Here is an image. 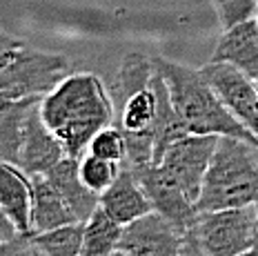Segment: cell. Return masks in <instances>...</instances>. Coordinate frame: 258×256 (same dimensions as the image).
Listing matches in <instances>:
<instances>
[{
	"label": "cell",
	"instance_id": "cell-1",
	"mask_svg": "<svg viewBox=\"0 0 258 256\" xmlns=\"http://www.w3.org/2000/svg\"><path fill=\"white\" fill-rule=\"evenodd\" d=\"M40 114L67 156L80 161L91 138L114 122V100L109 87L96 74L72 72L40 100Z\"/></svg>",
	"mask_w": 258,
	"mask_h": 256
},
{
	"label": "cell",
	"instance_id": "cell-2",
	"mask_svg": "<svg viewBox=\"0 0 258 256\" xmlns=\"http://www.w3.org/2000/svg\"><path fill=\"white\" fill-rule=\"evenodd\" d=\"M154 60L141 51H129L120 60L109 85L114 100V125L125 136V163L134 172L154 165L156 111L158 96L154 89Z\"/></svg>",
	"mask_w": 258,
	"mask_h": 256
},
{
	"label": "cell",
	"instance_id": "cell-3",
	"mask_svg": "<svg viewBox=\"0 0 258 256\" xmlns=\"http://www.w3.org/2000/svg\"><path fill=\"white\" fill-rule=\"evenodd\" d=\"M154 67L167 81L171 100L178 109L189 134L236 136L258 147V138L245 127V122L225 105L220 94L205 78L203 69H194L167 58L154 56Z\"/></svg>",
	"mask_w": 258,
	"mask_h": 256
},
{
	"label": "cell",
	"instance_id": "cell-4",
	"mask_svg": "<svg viewBox=\"0 0 258 256\" xmlns=\"http://www.w3.org/2000/svg\"><path fill=\"white\" fill-rule=\"evenodd\" d=\"M256 145L236 136H220L203 183L198 210L216 212L254 205L258 199Z\"/></svg>",
	"mask_w": 258,
	"mask_h": 256
},
{
	"label": "cell",
	"instance_id": "cell-5",
	"mask_svg": "<svg viewBox=\"0 0 258 256\" xmlns=\"http://www.w3.org/2000/svg\"><path fill=\"white\" fill-rule=\"evenodd\" d=\"M72 74L60 51L25 45L9 34L0 36V98H45Z\"/></svg>",
	"mask_w": 258,
	"mask_h": 256
},
{
	"label": "cell",
	"instance_id": "cell-6",
	"mask_svg": "<svg viewBox=\"0 0 258 256\" xmlns=\"http://www.w3.org/2000/svg\"><path fill=\"white\" fill-rule=\"evenodd\" d=\"M187 234L196 238L207 256H240L258 247L256 205L201 212L196 225Z\"/></svg>",
	"mask_w": 258,
	"mask_h": 256
},
{
	"label": "cell",
	"instance_id": "cell-7",
	"mask_svg": "<svg viewBox=\"0 0 258 256\" xmlns=\"http://www.w3.org/2000/svg\"><path fill=\"white\" fill-rule=\"evenodd\" d=\"M218 138L220 136L214 134H187L171 143L158 163L196 205L214 152L218 147Z\"/></svg>",
	"mask_w": 258,
	"mask_h": 256
},
{
	"label": "cell",
	"instance_id": "cell-8",
	"mask_svg": "<svg viewBox=\"0 0 258 256\" xmlns=\"http://www.w3.org/2000/svg\"><path fill=\"white\" fill-rule=\"evenodd\" d=\"M185 234L158 212H149L122 227L118 252L127 256H180Z\"/></svg>",
	"mask_w": 258,
	"mask_h": 256
},
{
	"label": "cell",
	"instance_id": "cell-9",
	"mask_svg": "<svg viewBox=\"0 0 258 256\" xmlns=\"http://www.w3.org/2000/svg\"><path fill=\"white\" fill-rule=\"evenodd\" d=\"M203 74L212 87L220 94V98L225 100L229 109L234 111L245 122V127L258 138V87L256 81H251L249 76H245L240 69L227 62H214L209 60L207 65H203Z\"/></svg>",
	"mask_w": 258,
	"mask_h": 256
},
{
	"label": "cell",
	"instance_id": "cell-10",
	"mask_svg": "<svg viewBox=\"0 0 258 256\" xmlns=\"http://www.w3.org/2000/svg\"><path fill=\"white\" fill-rule=\"evenodd\" d=\"M141 178L154 210L163 214L167 221H171L182 234L191 232V227L198 221V205L182 191V187L171 176L165 172L160 165H149L143 172H136Z\"/></svg>",
	"mask_w": 258,
	"mask_h": 256
},
{
	"label": "cell",
	"instance_id": "cell-11",
	"mask_svg": "<svg viewBox=\"0 0 258 256\" xmlns=\"http://www.w3.org/2000/svg\"><path fill=\"white\" fill-rule=\"evenodd\" d=\"M42 100V98H40ZM40 100L31 107L29 116L25 120V130L20 136V147L18 156H16L14 165L23 169L25 174H47L53 165H58L67 156L62 143L56 138V134L47 127L40 114Z\"/></svg>",
	"mask_w": 258,
	"mask_h": 256
},
{
	"label": "cell",
	"instance_id": "cell-12",
	"mask_svg": "<svg viewBox=\"0 0 258 256\" xmlns=\"http://www.w3.org/2000/svg\"><path fill=\"white\" fill-rule=\"evenodd\" d=\"M100 210H105L120 225H129L136 218L154 212V205L138 174L129 169L127 165H122L120 174L111 183V187L100 194Z\"/></svg>",
	"mask_w": 258,
	"mask_h": 256
},
{
	"label": "cell",
	"instance_id": "cell-13",
	"mask_svg": "<svg viewBox=\"0 0 258 256\" xmlns=\"http://www.w3.org/2000/svg\"><path fill=\"white\" fill-rule=\"evenodd\" d=\"M209 60L234 65L245 76L256 81L258 78V23H256V18L240 23V25H234L229 29H223Z\"/></svg>",
	"mask_w": 258,
	"mask_h": 256
},
{
	"label": "cell",
	"instance_id": "cell-14",
	"mask_svg": "<svg viewBox=\"0 0 258 256\" xmlns=\"http://www.w3.org/2000/svg\"><path fill=\"white\" fill-rule=\"evenodd\" d=\"M31 178V234L49 232V229L78 223L69 210L62 194L53 187L45 174H34Z\"/></svg>",
	"mask_w": 258,
	"mask_h": 256
},
{
	"label": "cell",
	"instance_id": "cell-15",
	"mask_svg": "<svg viewBox=\"0 0 258 256\" xmlns=\"http://www.w3.org/2000/svg\"><path fill=\"white\" fill-rule=\"evenodd\" d=\"M45 176L53 183V187L62 194L69 210L74 212V216H76L80 223H87L89 218L94 216V212L100 207V194L89 189L87 185L83 183V178H80L78 158L64 156L62 161L58 165H53Z\"/></svg>",
	"mask_w": 258,
	"mask_h": 256
},
{
	"label": "cell",
	"instance_id": "cell-16",
	"mask_svg": "<svg viewBox=\"0 0 258 256\" xmlns=\"http://www.w3.org/2000/svg\"><path fill=\"white\" fill-rule=\"evenodd\" d=\"M0 214L31 234V178L12 163H3L0 169Z\"/></svg>",
	"mask_w": 258,
	"mask_h": 256
},
{
	"label": "cell",
	"instance_id": "cell-17",
	"mask_svg": "<svg viewBox=\"0 0 258 256\" xmlns=\"http://www.w3.org/2000/svg\"><path fill=\"white\" fill-rule=\"evenodd\" d=\"M154 89L156 96H158V111H156V143H154V165L160 163L163 154L167 152V147L171 143H176L178 138L187 136L189 130L182 122L178 109H176L174 100H171L167 81L163 78V74L154 67Z\"/></svg>",
	"mask_w": 258,
	"mask_h": 256
},
{
	"label": "cell",
	"instance_id": "cell-18",
	"mask_svg": "<svg viewBox=\"0 0 258 256\" xmlns=\"http://www.w3.org/2000/svg\"><path fill=\"white\" fill-rule=\"evenodd\" d=\"M38 100L40 98H0V158L3 163L14 165L18 156L25 120Z\"/></svg>",
	"mask_w": 258,
	"mask_h": 256
},
{
	"label": "cell",
	"instance_id": "cell-19",
	"mask_svg": "<svg viewBox=\"0 0 258 256\" xmlns=\"http://www.w3.org/2000/svg\"><path fill=\"white\" fill-rule=\"evenodd\" d=\"M122 227L105 210H96L94 216L85 223V236L80 256H114L118 252Z\"/></svg>",
	"mask_w": 258,
	"mask_h": 256
},
{
	"label": "cell",
	"instance_id": "cell-20",
	"mask_svg": "<svg viewBox=\"0 0 258 256\" xmlns=\"http://www.w3.org/2000/svg\"><path fill=\"white\" fill-rule=\"evenodd\" d=\"M85 236V223H69V225L49 229V232L34 234V245L45 256H80Z\"/></svg>",
	"mask_w": 258,
	"mask_h": 256
},
{
	"label": "cell",
	"instance_id": "cell-21",
	"mask_svg": "<svg viewBox=\"0 0 258 256\" xmlns=\"http://www.w3.org/2000/svg\"><path fill=\"white\" fill-rule=\"evenodd\" d=\"M78 167H80V178H83V183L87 185L89 189H94L96 194H103L118 178L122 165L107 161V158H100V156H94V154L87 152L78 161Z\"/></svg>",
	"mask_w": 258,
	"mask_h": 256
},
{
	"label": "cell",
	"instance_id": "cell-22",
	"mask_svg": "<svg viewBox=\"0 0 258 256\" xmlns=\"http://www.w3.org/2000/svg\"><path fill=\"white\" fill-rule=\"evenodd\" d=\"M87 152L94 154V156H100V158H107V161L122 165L125 163V156H127L125 136H122V132L118 130L116 125H107L91 138Z\"/></svg>",
	"mask_w": 258,
	"mask_h": 256
},
{
	"label": "cell",
	"instance_id": "cell-23",
	"mask_svg": "<svg viewBox=\"0 0 258 256\" xmlns=\"http://www.w3.org/2000/svg\"><path fill=\"white\" fill-rule=\"evenodd\" d=\"M223 29L258 18V0H209Z\"/></svg>",
	"mask_w": 258,
	"mask_h": 256
},
{
	"label": "cell",
	"instance_id": "cell-24",
	"mask_svg": "<svg viewBox=\"0 0 258 256\" xmlns=\"http://www.w3.org/2000/svg\"><path fill=\"white\" fill-rule=\"evenodd\" d=\"M180 256H207V254L203 252V247L196 243V238L191 234H185V245H182Z\"/></svg>",
	"mask_w": 258,
	"mask_h": 256
},
{
	"label": "cell",
	"instance_id": "cell-25",
	"mask_svg": "<svg viewBox=\"0 0 258 256\" xmlns=\"http://www.w3.org/2000/svg\"><path fill=\"white\" fill-rule=\"evenodd\" d=\"M240 256H258V247L249 249V252H245V254H240Z\"/></svg>",
	"mask_w": 258,
	"mask_h": 256
},
{
	"label": "cell",
	"instance_id": "cell-26",
	"mask_svg": "<svg viewBox=\"0 0 258 256\" xmlns=\"http://www.w3.org/2000/svg\"><path fill=\"white\" fill-rule=\"evenodd\" d=\"M34 256H45V254H40V252H38V249H36V252H34Z\"/></svg>",
	"mask_w": 258,
	"mask_h": 256
},
{
	"label": "cell",
	"instance_id": "cell-27",
	"mask_svg": "<svg viewBox=\"0 0 258 256\" xmlns=\"http://www.w3.org/2000/svg\"><path fill=\"white\" fill-rule=\"evenodd\" d=\"M254 205H256V212H258V199H256V203H254Z\"/></svg>",
	"mask_w": 258,
	"mask_h": 256
},
{
	"label": "cell",
	"instance_id": "cell-28",
	"mask_svg": "<svg viewBox=\"0 0 258 256\" xmlns=\"http://www.w3.org/2000/svg\"><path fill=\"white\" fill-rule=\"evenodd\" d=\"M256 87H258V78H256Z\"/></svg>",
	"mask_w": 258,
	"mask_h": 256
},
{
	"label": "cell",
	"instance_id": "cell-29",
	"mask_svg": "<svg viewBox=\"0 0 258 256\" xmlns=\"http://www.w3.org/2000/svg\"><path fill=\"white\" fill-rule=\"evenodd\" d=\"M256 23H258V18H256Z\"/></svg>",
	"mask_w": 258,
	"mask_h": 256
}]
</instances>
